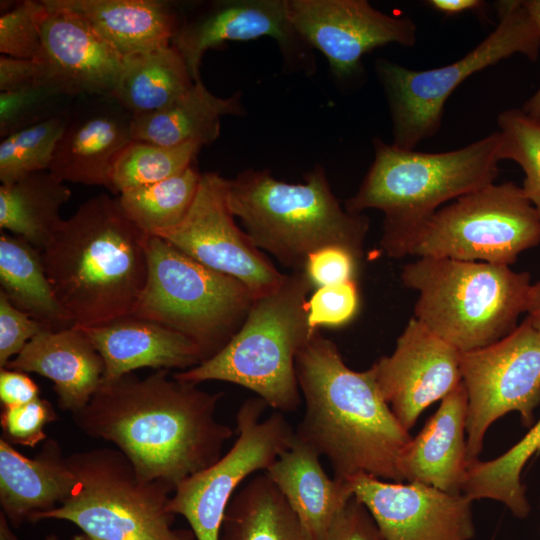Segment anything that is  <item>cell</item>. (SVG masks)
Returning <instances> with one entry per match:
<instances>
[{
  "mask_svg": "<svg viewBox=\"0 0 540 540\" xmlns=\"http://www.w3.org/2000/svg\"><path fill=\"white\" fill-rule=\"evenodd\" d=\"M461 354L412 317L394 351L371 366L383 398L407 431L461 384Z\"/></svg>",
  "mask_w": 540,
  "mask_h": 540,
  "instance_id": "cell-18",
  "label": "cell"
},
{
  "mask_svg": "<svg viewBox=\"0 0 540 540\" xmlns=\"http://www.w3.org/2000/svg\"><path fill=\"white\" fill-rule=\"evenodd\" d=\"M79 327L103 359V381L118 379L141 368L184 371L204 360L200 348L190 338L133 315L99 326Z\"/></svg>",
  "mask_w": 540,
  "mask_h": 540,
  "instance_id": "cell-21",
  "label": "cell"
},
{
  "mask_svg": "<svg viewBox=\"0 0 540 540\" xmlns=\"http://www.w3.org/2000/svg\"><path fill=\"white\" fill-rule=\"evenodd\" d=\"M44 540H59V538L55 534H49Z\"/></svg>",
  "mask_w": 540,
  "mask_h": 540,
  "instance_id": "cell-51",
  "label": "cell"
},
{
  "mask_svg": "<svg viewBox=\"0 0 540 540\" xmlns=\"http://www.w3.org/2000/svg\"><path fill=\"white\" fill-rule=\"evenodd\" d=\"M540 243V217L522 187L492 183L441 207L409 255L513 264Z\"/></svg>",
  "mask_w": 540,
  "mask_h": 540,
  "instance_id": "cell-11",
  "label": "cell"
},
{
  "mask_svg": "<svg viewBox=\"0 0 540 540\" xmlns=\"http://www.w3.org/2000/svg\"><path fill=\"white\" fill-rule=\"evenodd\" d=\"M540 452V419L502 455L468 464L462 493L472 501L490 499L504 504L518 519L531 511L521 473L534 454Z\"/></svg>",
  "mask_w": 540,
  "mask_h": 540,
  "instance_id": "cell-32",
  "label": "cell"
},
{
  "mask_svg": "<svg viewBox=\"0 0 540 540\" xmlns=\"http://www.w3.org/2000/svg\"><path fill=\"white\" fill-rule=\"evenodd\" d=\"M312 287L304 271L286 274L279 287L254 299L243 324L220 351L173 376L195 384L229 382L253 391L278 412L297 410L296 358L317 333L308 324Z\"/></svg>",
  "mask_w": 540,
  "mask_h": 540,
  "instance_id": "cell-6",
  "label": "cell"
},
{
  "mask_svg": "<svg viewBox=\"0 0 540 540\" xmlns=\"http://www.w3.org/2000/svg\"><path fill=\"white\" fill-rule=\"evenodd\" d=\"M385 540H471L473 501L420 482H393L368 474L347 479Z\"/></svg>",
  "mask_w": 540,
  "mask_h": 540,
  "instance_id": "cell-17",
  "label": "cell"
},
{
  "mask_svg": "<svg viewBox=\"0 0 540 540\" xmlns=\"http://www.w3.org/2000/svg\"><path fill=\"white\" fill-rule=\"evenodd\" d=\"M83 19L123 57L171 45L180 5L163 0H47Z\"/></svg>",
  "mask_w": 540,
  "mask_h": 540,
  "instance_id": "cell-26",
  "label": "cell"
},
{
  "mask_svg": "<svg viewBox=\"0 0 540 540\" xmlns=\"http://www.w3.org/2000/svg\"><path fill=\"white\" fill-rule=\"evenodd\" d=\"M496 8V28L451 64L420 71L384 59L377 61L376 72L390 108L394 146L414 149L434 136L447 99L472 74L514 54H523L531 61L538 59L540 26L526 1H498Z\"/></svg>",
  "mask_w": 540,
  "mask_h": 540,
  "instance_id": "cell-10",
  "label": "cell"
},
{
  "mask_svg": "<svg viewBox=\"0 0 540 540\" xmlns=\"http://www.w3.org/2000/svg\"><path fill=\"white\" fill-rule=\"evenodd\" d=\"M10 522L5 514L0 512V540H19L11 529Z\"/></svg>",
  "mask_w": 540,
  "mask_h": 540,
  "instance_id": "cell-49",
  "label": "cell"
},
{
  "mask_svg": "<svg viewBox=\"0 0 540 540\" xmlns=\"http://www.w3.org/2000/svg\"><path fill=\"white\" fill-rule=\"evenodd\" d=\"M321 455L294 435L291 445L264 472L314 540H324L338 513L354 496L348 480L330 478Z\"/></svg>",
  "mask_w": 540,
  "mask_h": 540,
  "instance_id": "cell-25",
  "label": "cell"
},
{
  "mask_svg": "<svg viewBox=\"0 0 540 540\" xmlns=\"http://www.w3.org/2000/svg\"><path fill=\"white\" fill-rule=\"evenodd\" d=\"M72 540H95L89 536H87L86 534L82 533V534H79V535H75Z\"/></svg>",
  "mask_w": 540,
  "mask_h": 540,
  "instance_id": "cell-50",
  "label": "cell"
},
{
  "mask_svg": "<svg viewBox=\"0 0 540 540\" xmlns=\"http://www.w3.org/2000/svg\"><path fill=\"white\" fill-rule=\"evenodd\" d=\"M245 114L240 92L226 98L218 97L200 80L168 107L134 116L133 140L163 146L195 143L203 147L219 137L222 117Z\"/></svg>",
  "mask_w": 540,
  "mask_h": 540,
  "instance_id": "cell-27",
  "label": "cell"
},
{
  "mask_svg": "<svg viewBox=\"0 0 540 540\" xmlns=\"http://www.w3.org/2000/svg\"><path fill=\"white\" fill-rule=\"evenodd\" d=\"M468 395L467 461L478 459L489 427L517 412L531 427L540 404V333L526 317L511 333L484 348L461 354Z\"/></svg>",
  "mask_w": 540,
  "mask_h": 540,
  "instance_id": "cell-13",
  "label": "cell"
},
{
  "mask_svg": "<svg viewBox=\"0 0 540 540\" xmlns=\"http://www.w3.org/2000/svg\"><path fill=\"white\" fill-rule=\"evenodd\" d=\"M201 145L163 146L132 140L115 157L108 189L114 194L170 178L193 165Z\"/></svg>",
  "mask_w": 540,
  "mask_h": 540,
  "instance_id": "cell-34",
  "label": "cell"
},
{
  "mask_svg": "<svg viewBox=\"0 0 540 540\" xmlns=\"http://www.w3.org/2000/svg\"><path fill=\"white\" fill-rule=\"evenodd\" d=\"M227 201L252 243L293 271H304L310 254L330 246L361 261L369 219L340 205L320 165L306 173L303 183L246 169L228 179Z\"/></svg>",
  "mask_w": 540,
  "mask_h": 540,
  "instance_id": "cell-5",
  "label": "cell"
},
{
  "mask_svg": "<svg viewBox=\"0 0 540 540\" xmlns=\"http://www.w3.org/2000/svg\"><path fill=\"white\" fill-rule=\"evenodd\" d=\"M526 5L540 26V0H525ZM522 110L530 117L540 121V87L524 103Z\"/></svg>",
  "mask_w": 540,
  "mask_h": 540,
  "instance_id": "cell-47",
  "label": "cell"
},
{
  "mask_svg": "<svg viewBox=\"0 0 540 540\" xmlns=\"http://www.w3.org/2000/svg\"><path fill=\"white\" fill-rule=\"evenodd\" d=\"M359 261L341 247H324L310 254L304 272L317 288L355 280Z\"/></svg>",
  "mask_w": 540,
  "mask_h": 540,
  "instance_id": "cell-42",
  "label": "cell"
},
{
  "mask_svg": "<svg viewBox=\"0 0 540 540\" xmlns=\"http://www.w3.org/2000/svg\"><path fill=\"white\" fill-rule=\"evenodd\" d=\"M38 385L28 373L1 368L0 369V401L2 407H11L28 403L38 397Z\"/></svg>",
  "mask_w": 540,
  "mask_h": 540,
  "instance_id": "cell-45",
  "label": "cell"
},
{
  "mask_svg": "<svg viewBox=\"0 0 540 540\" xmlns=\"http://www.w3.org/2000/svg\"><path fill=\"white\" fill-rule=\"evenodd\" d=\"M74 100L46 82L0 92V137L61 115Z\"/></svg>",
  "mask_w": 540,
  "mask_h": 540,
  "instance_id": "cell-37",
  "label": "cell"
},
{
  "mask_svg": "<svg viewBox=\"0 0 540 540\" xmlns=\"http://www.w3.org/2000/svg\"><path fill=\"white\" fill-rule=\"evenodd\" d=\"M296 374L305 412L295 435L325 456L334 477L405 482L400 458L412 437L383 398L372 368H349L318 332L300 350Z\"/></svg>",
  "mask_w": 540,
  "mask_h": 540,
  "instance_id": "cell-2",
  "label": "cell"
},
{
  "mask_svg": "<svg viewBox=\"0 0 540 540\" xmlns=\"http://www.w3.org/2000/svg\"><path fill=\"white\" fill-rule=\"evenodd\" d=\"M117 197L83 202L41 251L55 297L74 325L132 315L147 279L146 239Z\"/></svg>",
  "mask_w": 540,
  "mask_h": 540,
  "instance_id": "cell-3",
  "label": "cell"
},
{
  "mask_svg": "<svg viewBox=\"0 0 540 540\" xmlns=\"http://www.w3.org/2000/svg\"><path fill=\"white\" fill-rule=\"evenodd\" d=\"M228 179L202 173L185 218L156 236L201 264L242 282L256 297L275 290L285 279L242 231L227 201Z\"/></svg>",
  "mask_w": 540,
  "mask_h": 540,
  "instance_id": "cell-14",
  "label": "cell"
},
{
  "mask_svg": "<svg viewBox=\"0 0 540 540\" xmlns=\"http://www.w3.org/2000/svg\"><path fill=\"white\" fill-rule=\"evenodd\" d=\"M525 312L532 326L540 333V281L531 285Z\"/></svg>",
  "mask_w": 540,
  "mask_h": 540,
  "instance_id": "cell-48",
  "label": "cell"
},
{
  "mask_svg": "<svg viewBox=\"0 0 540 540\" xmlns=\"http://www.w3.org/2000/svg\"><path fill=\"white\" fill-rule=\"evenodd\" d=\"M202 173L193 165L165 180L126 190L117 197L129 219L144 233L157 235L177 226L188 213Z\"/></svg>",
  "mask_w": 540,
  "mask_h": 540,
  "instance_id": "cell-33",
  "label": "cell"
},
{
  "mask_svg": "<svg viewBox=\"0 0 540 540\" xmlns=\"http://www.w3.org/2000/svg\"><path fill=\"white\" fill-rule=\"evenodd\" d=\"M497 124L500 159L521 167L522 189L540 217V121L511 108L499 114Z\"/></svg>",
  "mask_w": 540,
  "mask_h": 540,
  "instance_id": "cell-36",
  "label": "cell"
},
{
  "mask_svg": "<svg viewBox=\"0 0 540 540\" xmlns=\"http://www.w3.org/2000/svg\"><path fill=\"white\" fill-rule=\"evenodd\" d=\"M146 254L147 279L132 315L185 335L210 358L241 327L255 296L159 236H147Z\"/></svg>",
  "mask_w": 540,
  "mask_h": 540,
  "instance_id": "cell-9",
  "label": "cell"
},
{
  "mask_svg": "<svg viewBox=\"0 0 540 540\" xmlns=\"http://www.w3.org/2000/svg\"><path fill=\"white\" fill-rule=\"evenodd\" d=\"M270 37L287 67L306 74L315 71L312 48L298 35L288 15L287 0H213L180 9L171 45L183 57L194 82L206 51L227 41Z\"/></svg>",
  "mask_w": 540,
  "mask_h": 540,
  "instance_id": "cell-15",
  "label": "cell"
},
{
  "mask_svg": "<svg viewBox=\"0 0 540 540\" xmlns=\"http://www.w3.org/2000/svg\"><path fill=\"white\" fill-rule=\"evenodd\" d=\"M219 540H314L283 495L263 472L232 497Z\"/></svg>",
  "mask_w": 540,
  "mask_h": 540,
  "instance_id": "cell-29",
  "label": "cell"
},
{
  "mask_svg": "<svg viewBox=\"0 0 540 540\" xmlns=\"http://www.w3.org/2000/svg\"><path fill=\"white\" fill-rule=\"evenodd\" d=\"M133 117L112 95L75 99L49 171L63 182L108 188L115 157L133 140Z\"/></svg>",
  "mask_w": 540,
  "mask_h": 540,
  "instance_id": "cell-20",
  "label": "cell"
},
{
  "mask_svg": "<svg viewBox=\"0 0 540 540\" xmlns=\"http://www.w3.org/2000/svg\"><path fill=\"white\" fill-rule=\"evenodd\" d=\"M46 328L43 323L15 307L0 291V367H6L34 336Z\"/></svg>",
  "mask_w": 540,
  "mask_h": 540,
  "instance_id": "cell-41",
  "label": "cell"
},
{
  "mask_svg": "<svg viewBox=\"0 0 540 540\" xmlns=\"http://www.w3.org/2000/svg\"><path fill=\"white\" fill-rule=\"evenodd\" d=\"M416 290L414 318L461 353L511 333L526 311L531 277L508 265L419 257L401 272Z\"/></svg>",
  "mask_w": 540,
  "mask_h": 540,
  "instance_id": "cell-7",
  "label": "cell"
},
{
  "mask_svg": "<svg viewBox=\"0 0 540 540\" xmlns=\"http://www.w3.org/2000/svg\"><path fill=\"white\" fill-rule=\"evenodd\" d=\"M468 395L464 384L445 396L400 458L405 482L461 494L466 477Z\"/></svg>",
  "mask_w": 540,
  "mask_h": 540,
  "instance_id": "cell-23",
  "label": "cell"
},
{
  "mask_svg": "<svg viewBox=\"0 0 540 540\" xmlns=\"http://www.w3.org/2000/svg\"><path fill=\"white\" fill-rule=\"evenodd\" d=\"M0 283L15 307L46 327L74 325L55 297L41 252L24 238L6 232L0 235Z\"/></svg>",
  "mask_w": 540,
  "mask_h": 540,
  "instance_id": "cell-31",
  "label": "cell"
},
{
  "mask_svg": "<svg viewBox=\"0 0 540 540\" xmlns=\"http://www.w3.org/2000/svg\"><path fill=\"white\" fill-rule=\"evenodd\" d=\"M324 540H385L367 508L353 496L330 525Z\"/></svg>",
  "mask_w": 540,
  "mask_h": 540,
  "instance_id": "cell-43",
  "label": "cell"
},
{
  "mask_svg": "<svg viewBox=\"0 0 540 540\" xmlns=\"http://www.w3.org/2000/svg\"><path fill=\"white\" fill-rule=\"evenodd\" d=\"M42 82H45L42 68L36 60L0 56V92Z\"/></svg>",
  "mask_w": 540,
  "mask_h": 540,
  "instance_id": "cell-44",
  "label": "cell"
},
{
  "mask_svg": "<svg viewBox=\"0 0 540 540\" xmlns=\"http://www.w3.org/2000/svg\"><path fill=\"white\" fill-rule=\"evenodd\" d=\"M427 5L445 15H456L470 10H479L485 5L480 0H429Z\"/></svg>",
  "mask_w": 540,
  "mask_h": 540,
  "instance_id": "cell-46",
  "label": "cell"
},
{
  "mask_svg": "<svg viewBox=\"0 0 540 540\" xmlns=\"http://www.w3.org/2000/svg\"><path fill=\"white\" fill-rule=\"evenodd\" d=\"M76 478L62 504L30 519L66 520L95 540H193L192 531L173 528L169 509L175 488L142 478L118 449L96 448L67 456Z\"/></svg>",
  "mask_w": 540,
  "mask_h": 540,
  "instance_id": "cell-8",
  "label": "cell"
},
{
  "mask_svg": "<svg viewBox=\"0 0 540 540\" xmlns=\"http://www.w3.org/2000/svg\"><path fill=\"white\" fill-rule=\"evenodd\" d=\"M1 55L35 60L42 47V23L47 8L41 1H1Z\"/></svg>",
  "mask_w": 540,
  "mask_h": 540,
  "instance_id": "cell-38",
  "label": "cell"
},
{
  "mask_svg": "<svg viewBox=\"0 0 540 540\" xmlns=\"http://www.w3.org/2000/svg\"><path fill=\"white\" fill-rule=\"evenodd\" d=\"M4 368L50 379L59 408L71 414L90 401L105 371L102 357L77 325L42 330Z\"/></svg>",
  "mask_w": 540,
  "mask_h": 540,
  "instance_id": "cell-22",
  "label": "cell"
},
{
  "mask_svg": "<svg viewBox=\"0 0 540 540\" xmlns=\"http://www.w3.org/2000/svg\"><path fill=\"white\" fill-rule=\"evenodd\" d=\"M287 7L298 35L326 57L339 80L358 74L362 57L374 48L416 43L411 18L386 14L366 0H287Z\"/></svg>",
  "mask_w": 540,
  "mask_h": 540,
  "instance_id": "cell-16",
  "label": "cell"
},
{
  "mask_svg": "<svg viewBox=\"0 0 540 540\" xmlns=\"http://www.w3.org/2000/svg\"><path fill=\"white\" fill-rule=\"evenodd\" d=\"M76 478L59 443L47 438L29 458L0 439V505L14 527L70 497Z\"/></svg>",
  "mask_w": 540,
  "mask_h": 540,
  "instance_id": "cell-24",
  "label": "cell"
},
{
  "mask_svg": "<svg viewBox=\"0 0 540 540\" xmlns=\"http://www.w3.org/2000/svg\"><path fill=\"white\" fill-rule=\"evenodd\" d=\"M190 71L172 46L125 56L112 93L133 116L162 110L193 85Z\"/></svg>",
  "mask_w": 540,
  "mask_h": 540,
  "instance_id": "cell-28",
  "label": "cell"
},
{
  "mask_svg": "<svg viewBox=\"0 0 540 540\" xmlns=\"http://www.w3.org/2000/svg\"><path fill=\"white\" fill-rule=\"evenodd\" d=\"M221 398L169 370L144 378L132 372L102 381L72 417L86 435L113 443L142 478L176 488L215 463L232 438L233 430L216 417Z\"/></svg>",
  "mask_w": 540,
  "mask_h": 540,
  "instance_id": "cell-1",
  "label": "cell"
},
{
  "mask_svg": "<svg viewBox=\"0 0 540 540\" xmlns=\"http://www.w3.org/2000/svg\"><path fill=\"white\" fill-rule=\"evenodd\" d=\"M68 111L1 138L2 185L12 184L35 172L49 170L57 142L67 121Z\"/></svg>",
  "mask_w": 540,
  "mask_h": 540,
  "instance_id": "cell-35",
  "label": "cell"
},
{
  "mask_svg": "<svg viewBox=\"0 0 540 540\" xmlns=\"http://www.w3.org/2000/svg\"><path fill=\"white\" fill-rule=\"evenodd\" d=\"M358 307L355 280L319 287L307 301L308 324L314 332L322 326H343L354 318Z\"/></svg>",
  "mask_w": 540,
  "mask_h": 540,
  "instance_id": "cell-40",
  "label": "cell"
},
{
  "mask_svg": "<svg viewBox=\"0 0 540 540\" xmlns=\"http://www.w3.org/2000/svg\"><path fill=\"white\" fill-rule=\"evenodd\" d=\"M71 190L49 170L0 186V228L22 237L40 252L62 220Z\"/></svg>",
  "mask_w": 540,
  "mask_h": 540,
  "instance_id": "cell-30",
  "label": "cell"
},
{
  "mask_svg": "<svg viewBox=\"0 0 540 540\" xmlns=\"http://www.w3.org/2000/svg\"><path fill=\"white\" fill-rule=\"evenodd\" d=\"M57 419L58 415L51 403L41 397L25 404L2 407L1 438L11 445L34 448L48 438L45 427Z\"/></svg>",
  "mask_w": 540,
  "mask_h": 540,
  "instance_id": "cell-39",
  "label": "cell"
},
{
  "mask_svg": "<svg viewBox=\"0 0 540 540\" xmlns=\"http://www.w3.org/2000/svg\"><path fill=\"white\" fill-rule=\"evenodd\" d=\"M267 407L259 397L246 400L236 414L237 437L231 448L176 486L169 509L187 520L196 540H219L234 494L254 473L265 472L291 445L295 430L281 412L262 419Z\"/></svg>",
  "mask_w": 540,
  "mask_h": 540,
  "instance_id": "cell-12",
  "label": "cell"
},
{
  "mask_svg": "<svg viewBox=\"0 0 540 540\" xmlns=\"http://www.w3.org/2000/svg\"><path fill=\"white\" fill-rule=\"evenodd\" d=\"M499 140L495 131L456 150L426 153L374 139L372 165L345 208L382 211V249L392 258L408 256L441 205L495 183Z\"/></svg>",
  "mask_w": 540,
  "mask_h": 540,
  "instance_id": "cell-4",
  "label": "cell"
},
{
  "mask_svg": "<svg viewBox=\"0 0 540 540\" xmlns=\"http://www.w3.org/2000/svg\"><path fill=\"white\" fill-rule=\"evenodd\" d=\"M43 3L47 13L35 60L44 81L74 99L112 95L124 57L76 14Z\"/></svg>",
  "mask_w": 540,
  "mask_h": 540,
  "instance_id": "cell-19",
  "label": "cell"
}]
</instances>
